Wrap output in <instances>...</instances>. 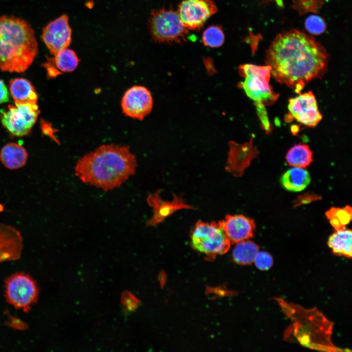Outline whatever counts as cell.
Returning a JSON list of instances; mask_svg holds the SVG:
<instances>
[{"instance_id": "cell-29", "label": "cell", "mask_w": 352, "mask_h": 352, "mask_svg": "<svg viewBox=\"0 0 352 352\" xmlns=\"http://www.w3.org/2000/svg\"><path fill=\"white\" fill-rule=\"evenodd\" d=\"M9 100V95L7 88L3 81L0 79V104L6 103Z\"/></svg>"}, {"instance_id": "cell-24", "label": "cell", "mask_w": 352, "mask_h": 352, "mask_svg": "<svg viewBox=\"0 0 352 352\" xmlns=\"http://www.w3.org/2000/svg\"><path fill=\"white\" fill-rule=\"evenodd\" d=\"M331 226L335 230L346 228L352 218V209L350 205L343 208L331 207L325 213Z\"/></svg>"}, {"instance_id": "cell-3", "label": "cell", "mask_w": 352, "mask_h": 352, "mask_svg": "<svg viewBox=\"0 0 352 352\" xmlns=\"http://www.w3.org/2000/svg\"><path fill=\"white\" fill-rule=\"evenodd\" d=\"M38 52L34 31L25 21L14 16L0 17V69L25 71Z\"/></svg>"}, {"instance_id": "cell-20", "label": "cell", "mask_w": 352, "mask_h": 352, "mask_svg": "<svg viewBox=\"0 0 352 352\" xmlns=\"http://www.w3.org/2000/svg\"><path fill=\"white\" fill-rule=\"evenodd\" d=\"M9 90L16 103H37L38 95L36 91L30 82L25 78H17L11 80Z\"/></svg>"}, {"instance_id": "cell-22", "label": "cell", "mask_w": 352, "mask_h": 352, "mask_svg": "<svg viewBox=\"0 0 352 352\" xmlns=\"http://www.w3.org/2000/svg\"><path fill=\"white\" fill-rule=\"evenodd\" d=\"M286 158L289 165L305 168L312 162L313 153L308 145L299 143L294 145L288 151Z\"/></svg>"}, {"instance_id": "cell-27", "label": "cell", "mask_w": 352, "mask_h": 352, "mask_svg": "<svg viewBox=\"0 0 352 352\" xmlns=\"http://www.w3.org/2000/svg\"><path fill=\"white\" fill-rule=\"evenodd\" d=\"M254 262L259 270L265 271L269 269L273 264V257L271 254L266 251H259L257 254Z\"/></svg>"}, {"instance_id": "cell-9", "label": "cell", "mask_w": 352, "mask_h": 352, "mask_svg": "<svg viewBox=\"0 0 352 352\" xmlns=\"http://www.w3.org/2000/svg\"><path fill=\"white\" fill-rule=\"evenodd\" d=\"M217 12L216 4L212 0H184L177 10L184 25L189 30L197 31Z\"/></svg>"}, {"instance_id": "cell-28", "label": "cell", "mask_w": 352, "mask_h": 352, "mask_svg": "<svg viewBox=\"0 0 352 352\" xmlns=\"http://www.w3.org/2000/svg\"><path fill=\"white\" fill-rule=\"evenodd\" d=\"M254 103L256 107L258 117L262 123L263 128L267 132H269L271 128L267 115L265 106L262 103Z\"/></svg>"}, {"instance_id": "cell-15", "label": "cell", "mask_w": 352, "mask_h": 352, "mask_svg": "<svg viewBox=\"0 0 352 352\" xmlns=\"http://www.w3.org/2000/svg\"><path fill=\"white\" fill-rule=\"evenodd\" d=\"M229 153L225 168L235 176H241L258 154L252 141L243 145H232Z\"/></svg>"}, {"instance_id": "cell-5", "label": "cell", "mask_w": 352, "mask_h": 352, "mask_svg": "<svg viewBox=\"0 0 352 352\" xmlns=\"http://www.w3.org/2000/svg\"><path fill=\"white\" fill-rule=\"evenodd\" d=\"M190 237L192 247L211 258L226 253L231 244L221 220L197 222L192 229Z\"/></svg>"}, {"instance_id": "cell-7", "label": "cell", "mask_w": 352, "mask_h": 352, "mask_svg": "<svg viewBox=\"0 0 352 352\" xmlns=\"http://www.w3.org/2000/svg\"><path fill=\"white\" fill-rule=\"evenodd\" d=\"M39 113L37 103L15 102L1 110L0 116L4 128L12 135L21 137L30 133Z\"/></svg>"}, {"instance_id": "cell-11", "label": "cell", "mask_w": 352, "mask_h": 352, "mask_svg": "<svg viewBox=\"0 0 352 352\" xmlns=\"http://www.w3.org/2000/svg\"><path fill=\"white\" fill-rule=\"evenodd\" d=\"M288 109L297 121L310 127L316 126L322 118L315 96L311 91L299 95L288 100Z\"/></svg>"}, {"instance_id": "cell-18", "label": "cell", "mask_w": 352, "mask_h": 352, "mask_svg": "<svg viewBox=\"0 0 352 352\" xmlns=\"http://www.w3.org/2000/svg\"><path fill=\"white\" fill-rule=\"evenodd\" d=\"M308 172L303 168L293 167L287 170L281 176L280 183L286 190L293 192L304 190L310 183Z\"/></svg>"}, {"instance_id": "cell-16", "label": "cell", "mask_w": 352, "mask_h": 352, "mask_svg": "<svg viewBox=\"0 0 352 352\" xmlns=\"http://www.w3.org/2000/svg\"><path fill=\"white\" fill-rule=\"evenodd\" d=\"M22 248L20 233L11 226L0 224V262L19 258Z\"/></svg>"}, {"instance_id": "cell-21", "label": "cell", "mask_w": 352, "mask_h": 352, "mask_svg": "<svg viewBox=\"0 0 352 352\" xmlns=\"http://www.w3.org/2000/svg\"><path fill=\"white\" fill-rule=\"evenodd\" d=\"M352 232L349 229L335 230L329 237L328 246L336 256L351 259L352 254Z\"/></svg>"}, {"instance_id": "cell-10", "label": "cell", "mask_w": 352, "mask_h": 352, "mask_svg": "<svg viewBox=\"0 0 352 352\" xmlns=\"http://www.w3.org/2000/svg\"><path fill=\"white\" fill-rule=\"evenodd\" d=\"M153 105L150 90L142 86H133L124 94L121 102L122 112L133 119L142 120L150 113Z\"/></svg>"}, {"instance_id": "cell-26", "label": "cell", "mask_w": 352, "mask_h": 352, "mask_svg": "<svg viewBox=\"0 0 352 352\" xmlns=\"http://www.w3.org/2000/svg\"><path fill=\"white\" fill-rule=\"evenodd\" d=\"M305 27L311 34L318 35L325 31L326 25L321 17L317 15H311L306 20Z\"/></svg>"}, {"instance_id": "cell-25", "label": "cell", "mask_w": 352, "mask_h": 352, "mask_svg": "<svg viewBox=\"0 0 352 352\" xmlns=\"http://www.w3.org/2000/svg\"><path fill=\"white\" fill-rule=\"evenodd\" d=\"M203 44L210 47H218L222 45L224 41V34L221 26L211 25L206 28L202 34Z\"/></svg>"}, {"instance_id": "cell-12", "label": "cell", "mask_w": 352, "mask_h": 352, "mask_svg": "<svg viewBox=\"0 0 352 352\" xmlns=\"http://www.w3.org/2000/svg\"><path fill=\"white\" fill-rule=\"evenodd\" d=\"M42 38L50 52L54 55L67 48L71 41L68 18L63 15L49 22L43 29Z\"/></svg>"}, {"instance_id": "cell-19", "label": "cell", "mask_w": 352, "mask_h": 352, "mask_svg": "<svg viewBox=\"0 0 352 352\" xmlns=\"http://www.w3.org/2000/svg\"><path fill=\"white\" fill-rule=\"evenodd\" d=\"M28 154L25 149L16 143L4 145L0 152V159L7 168L15 170L24 166L27 161Z\"/></svg>"}, {"instance_id": "cell-13", "label": "cell", "mask_w": 352, "mask_h": 352, "mask_svg": "<svg viewBox=\"0 0 352 352\" xmlns=\"http://www.w3.org/2000/svg\"><path fill=\"white\" fill-rule=\"evenodd\" d=\"M160 193V190H157L149 194L147 198V203L153 208V216L146 222L148 226H156L177 210L195 209L185 202L181 197L174 194L173 200H166L161 198Z\"/></svg>"}, {"instance_id": "cell-4", "label": "cell", "mask_w": 352, "mask_h": 352, "mask_svg": "<svg viewBox=\"0 0 352 352\" xmlns=\"http://www.w3.org/2000/svg\"><path fill=\"white\" fill-rule=\"evenodd\" d=\"M271 68L270 66H257L245 64L239 66V72L245 78L238 84L245 93L254 102L262 103L265 106L276 102L279 94L275 93L269 85Z\"/></svg>"}, {"instance_id": "cell-1", "label": "cell", "mask_w": 352, "mask_h": 352, "mask_svg": "<svg viewBox=\"0 0 352 352\" xmlns=\"http://www.w3.org/2000/svg\"><path fill=\"white\" fill-rule=\"evenodd\" d=\"M329 56L313 38L298 30L278 34L266 53V64L279 83L297 94L309 82L325 72Z\"/></svg>"}, {"instance_id": "cell-17", "label": "cell", "mask_w": 352, "mask_h": 352, "mask_svg": "<svg viewBox=\"0 0 352 352\" xmlns=\"http://www.w3.org/2000/svg\"><path fill=\"white\" fill-rule=\"evenodd\" d=\"M79 59L75 52L66 48L54 55L43 64L49 78H55L64 73L70 72L77 67Z\"/></svg>"}, {"instance_id": "cell-2", "label": "cell", "mask_w": 352, "mask_h": 352, "mask_svg": "<svg viewBox=\"0 0 352 352\" xmlns=\"http://www.w3.org/2000/svg\"><path fill=\"white\" fill-rule=\"evenodd\" d=\"M137 160L129 147L103 145L86 154L74 167L83 183L107 192L120 187L136 172Z\"/></svg>"}, {"instance_id": "cell-6", "label": "cell", "mask_w": 352, "mask_h": 352, "mask_svg": "<svg viewBox=\"0 0 352 352\" xmlns=\"http://www.w3.org/2000/svg\"><path fill=\"white\" fill-rule=\"evenodd\" d=\"M148 25L153 40L158 43H182L189 33L177 11L173 9L153 11Z\"/></svg>"}, {"instance_id": "cell-23", "label": "cell", "mask_w": 352, "mask_h": 352, "mask_svg": "<svg viewBox=\"0 0 352 352\" xmlns=\"http://www.w3.org/2000/svg\"><path fill=\"white\" fill-rule=\"evenodd\" d=\"M259 251V246L254 242L246 240L237 243L232 251L234 262L241 265H249L254 262Z\"/></svg>"}, {"instance_id": "cell-14", "label": "cell", "mask_w": 352, "mask_h": 352, "mask_svg": "<svg viewBox=\"0 0 352 352\" xmlns=\"http://www.w3.org/2000/svg\"><path fill=\"white\" fill-rule=\"evenodd\" d=\"M224 231L231 243L249 240L254 236V220L242 215H228L221 220Z\"/></svg>"}, {"instance_id": "cell-8", "label": "cell", "mask_w": 352, "mask_h": 352, "mask_svg": "<svg viewBox=\"0 0 352 352\" xmlns=\"http://www.w3.org/2000/svg\"><path fill=\"white\" fill-rule=\"evenodd\" d=\"M38 294L36 283L24 273H15L5 281V295L7 302L25 312H28L36 302Z\"/></svg>"}]
</instances>
